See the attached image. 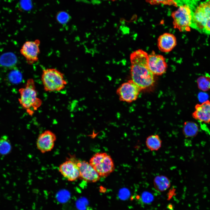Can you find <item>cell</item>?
Returning a JSON list of instances; mask_svg holds the SVG:
<instances>
[{
	"mask_svg": "<svg viewBox=\"0 0 210 210\" xmlns=\"http://www.w3.org/2000/svg\"><path fill=\"white\" fill-rule=\"evenodd\" d=\"M130 73L132 80L141 89L152 86L155 82L154 74L148 64V55L139 49L130 55Z\"/></svg>",
	"mask_w": 210,
	"mask_h": 210,
	"instance_id": "cell-1",
	"label": "cell"
},
{
	"mask_svg": "<svg viewBox=\"0 0 210 210\" xmlns=\"http://www.w3.org/2000/svg\"><path fill=\"white\" fill-rule=\"evenodd\" d=\"M19 92L20 104L29 116H32L42 103V100L38 97L34 79H28L24 86L19 89Z\"/></svg>",
	"mask_w": 210,
	"mask_h": 210,
	"instance_id": "cell-2",
	"label": "cell"
},
{
	"mask_svg": "<svg viewBox=\"0 0 210 210\" xmlns=\"http://www.w3.org/2000/svg\"><path fill=\"white\" fill-rule=\"evenodd\" d=\"M175 1L178 7L171 14L174 27L181 32L188 31L191 27L193 16L191 7L185 0L186 3L183 0Z\"/></svg>",
	"mask_w": 210,
	"mask_h": 210,
	"instance_id": "cell-3",
	"label": "cell"
},
{
	"mask_svg": "<svg viewBox=\"0 0 210 210\" xmlns=\"http://www.w3.org/2000/svg\"><path fill=\"white\" fill-rule=\"evenodd\" d=\"M41 80L44 90L48 92L60 91L67 84L64 74L55 68L43 69Z\"/></svg>",
	"mask_w": 210,
	"mask_h": 210,
	"instance_id": "cell-4",
	"label": "cell"
},
{
	"mask_svg": "<svg viewBox=\"0 0 210 210\" xmlns=\"http://www.w3.org/2000/svg\"><path fill=\"white\" fill-rule=\"evenodd\" d=\"M89 163L101 177H106L114 170L113 161L111 157L105 153H98L93 155Z\"/></svg>",
	"mask_w": 210,
	"mask_h": 210,
	"instance_id": "cell-5",
	"label": "cell"
},
{
	"mask_svg": "<svg viewBox=\"0 0 210 210\" xmlns=\"http://www.w3.org/2000/svg\"><path fill=\"white\" fill-rule=\"evenodd\" d=\"M210 18V0L202 2L193 11L191 27L202 33L207 20Z\"/></svg>",
	"mask_w": 210,
	"mask_h": 210,
	"instance_id": "cell-6",
	"label": "cell"
},
{
	"mask_svg": "<svg viewBox=\"0 0 210 210\" xmlns=\"http://www.w3.org/2000/svg\"><path fill=\"white\" fill-rule=\"evenodd\" d=\"M141 90L131 80L122 84L117 89L116 93L120 101L131 103L136 99Z\"/></svg>",
	"mask_w": 210,
	"mask_h": 210,
	"instance_id": "cell-7",
	"label": "cell"
},
{
	"mask_svg": "<svg viewBox=\"0 0 210 210\" xmlns=\"http://www.w3.org/2000/svg\"><path fill=\"white\" fill-rule=\"evenodd\" d=\"M40 44V40L37 39L26 41L22 46L20 52L28 64L32 65L38 61Z\"/></svg>",
	"mask_w": 210,
	"mask_h": 210,
	"instance_id": "cell-8",
	"label": "cell"
},
{
	"mask_svg": "<svg viewBox=\"0 0 210 210\" xmlns=\"http://www.w3.org/2000/svg\"><path fill=\"white\" fill-rule=\"evenodd\" d=\"M58 170L63 177L69 181H74L80 178L79 167L74 157L68 159L61 163L59 167Z\"/></svg>",
	"mask_w": 210,
	"mask_h": 210,
	"instance_id": "cell-9",
	"label": "cell"
},
{
	"mask_svg": "<svg viewBox=\"0 0 210 210\" xmlns=\"http://www.w3.org/2000/svg\"><path fill=\"white\" fill-rule=\"evenodd\" d=\"M57 139L55 134L52 131L46 130L38 136L36 146L38 150L42 153L52 150L53 148Z\"/></svg>",
	"mask_w": 210,
	"mask_h": 210,
	"instance_id": "cell-10",
	"label": "cell"
},
{
	"mask_svg": "<svg viewBox=\"0 0 210 210\" xmlns=\"http://www.w3.org/2000/svg\"><path fill=\"white\" fill-rule=\"evenodd\" d=\"M75 160L79 167L80 178L89 183L95 182L99 180L100 176L89 163L75 158Z\"/></svg>",
	"mask_w": 210,
	"mask_h": 210,
	"instance_id": "cell-11",
	"label": "cell"
},
{
	"mask_svg": "<svg viewBox=\"0 0 210 210\" xmlns=\"http://www.w3.org/2000/svg\"><path fill=\"white\" fill-rule=\"evenodd\" d=\"M148 64L150 70L154 75L163 74L167 68L164 57L161 55L154 53L148 55Z\"/></svg>",
	"mask_w": 210,
	"mask_h": 210,
	"instance_id": "cell-12",
	"label": "cell"
},
{
	"mask_svg": "<svg viewBox=\"0 0 210 210\" xmlns=\"http://www.w3.org/2000/svg\"><path fill=\"white\" fill-rule=\"evenodd\" d=\"M195 120L205 123H210V101L207 100L196 104L192 114Z\"/></svg>",
	"mask_w": 210,
	"mask_h": 210,
	"instance_id": "cell-13",
	"label": "cell"
},
{
	"mask_svg": "<svg viewBox=\"0 0 210 210\" xmlns=\"http://www.w3.org/2000/svg\"><path fill=\"white\" fill-rule=\"evenodd\" d=\"M175 36L172 34L166 33L160 35L158 38V45L162 52H167L171 51L176 45Z\"/></svg>",
	"mask_w": 210,
	"mask_h": 210,
	"instance_id": "cell-14",
	"label": "cell"
},
{
	"mask_svg": "<svg viewBox=\"0 0 210 210\" xmlns=\"http://www.w3.org/2000/svg\"><path fill=\"white\" fill-rule=\"evenodd\" d=\"M183 133L185 137L192 138L198 134L199 127L197 124L193 121L185 122L183 125Z\"/></svg>",
	"mask_w": 210,
	"mask_h": 210,
	"instance_id": "cell-15",
	"label": "cell"
},
{
	"mask_svg": "<svg viewBox=\"0 0 210 210\" xmlns=\"http://www.w3.org/2000/svg\"><path fill=\"white\" fill-rule=\"evenodd\" d=\"M153 183L155 188L160 192L166 190L170 187L171 184L169 179L163 175L156 176L154 179Z\"/></svg>",
	"mask_w": 210,
	"mask_h": 210,
	"instance_id": "cell-16",
	"label": "cell"
},
{
	"mask_svg": "<svg viewBox=\"0 0 210 210\" xmlns=\"http://www.w3.org/2000/svg\"><path fill=\"white\" fill-rule=\"evenodd\" d=\"M162 141L159 136L153 134L148 136L146 140L147 148L151 151H157L161 147Z\"/></svg>",
	"mask_w": 210,
	"mask_h": 210,
	"instance_id": "cell-17",
	"label": "cell"
},
{
	"mask_svg": "<svg viewBox=\"0 0 210 210\" xmlns=\"http://www.w3.org/2000/svg\"><path fill=\"white\" fill-rule=\"evenodd\" d=\"M17 61L16 56L11 52L4 54L0 57V64L5 67H12L15 65Z\"/></svg>",
	"mask_w": 210,
	"mask_h": 210,
	"instance_id": "cell-18",
	"label": "cell"
},
{
	"mask_svg": "<svg viewBox=\"0 0 210 210\" xmlns=\"http://www.w3.org/2000/svg\"><path fill=\"white\" fill-rule=\"evenodd\" d=\"M12 146L11 142L7 135L0 137V155H6L11 152Z\"/></svg>",
	"mask_w": 210,
	"mask_h": 210,
	"instance_id": "cell-19",
	"label": "cell"
},
{
	"mask_svg": "<svg viewBox=\"0 0 210 210\" xmlns=\"http://www.w3.org/2000/svg\"><path fill=\"white\" fill-rule=\"evenodd\" d=\"M197 83L198 89L203 92L210 90V78L208 76H203L197 79Z\"/></svg>",
	"mask_w": 210,
	"mask_h": 210,
	"instance_id": "cell-20",
	"label": "cell"
},
{
	"mask_svg": "<svg viewBox=\"0 0 210 210\" xmlns=\"http://www.w3.org/2000/svg\"><path fill=\"white\" fill-rule=\"evenodd\" d=\"M146 2L151 5L160 4L178 7L177 4L175 0H145Z\"/></svg>",
	"mask_w": 210,
	"mask_h": 210,
	"instance_id": "cell-21",
	"label": "cell"
},
{
	"mask_svg": "<svg viewBox=\"0 0 210 210\" xmlns=\"http://www.w3.org/2000/svg\"><path fill=\"white\" fill-rule=\"evenodd\" d=\"M21 77L20 72L16 70H13L9 73L8 78L10 83L15 84L20 81Z\"/></svg>",
	"mask_w": 210,
	"mask_h": 210,
	"instance_id": "cell-22",
	"label": "cell"
},
{
	"mask_svg": "<svg viewBox=\"0 0 210 210\" xmlns=\"http://www.w3.org/2000/svg\"><path fill=\"white\" fill-rule=\"evenodd\" d=\"M57 19L61 23H64L67 22L69 19V16L66 12L61 11L58 13L57 15Z\"/></svg>",
	"mask_w": 210,
	"mask_h": 210,
	"instance_id": "cell-23",
	"label": "cell"
},
{
	"mask_svg": "<svg viewBox=\"0 0 210 210\" xmlns=\"http://www.w3.org/2000/svg\"><path fill=\"white\" fill-rule=\"evenodd\" d=\"M202 33L210 35V18L206 21L204 26Z\"/></svg>",
	"mask_w": 210,
	"mask_h": 210,
	"instance_id": "cell-24",
	"label": "cell"
},
{
	"mask_svg": "<svg viewBox=\"0 0 210 210\" xmlns=\"http://www.w3.org/2000/svg\"><path fill=\"white\" fill-rule=\"evenodd\" d=\"M110 0V1H115L117 0Z\"/></svg>",
	"mask_w": 210,
	"mask_h": 210,
	"instance_id": "cell-25",
	"label": "cell"
},
{
	"mask_svg": "<svg viewBox=\"0 0 210 210\" xmlns=\"http://www.w3.org/2000/svg\"></svg>",
	"mask_w": 210,
	"mask_h": 210,
	"instance_id": "cell-26",
	"label": "cell"
}]
</instances>
